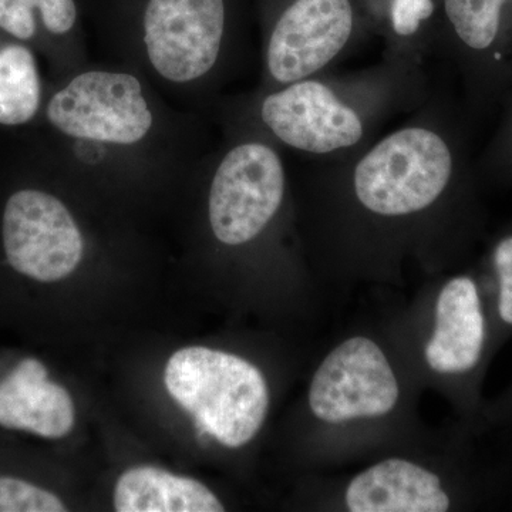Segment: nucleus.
Masks as SVG:
<instances>
[{
  "label": "nucleus",
  "mask_w": 512,
  "mask_h": 512,
  "mask_svg": "<svg viewBox=\"0 0 512 512\" xmlns=\"http://www.w3.org/2000/svg\"><path fill=\"white\" fill-rule=\"evenodd\" d=\"M256 116L279 143L305 153H333L355 146L363 137L356 111L316 80L272 87L259 99Z\"/></svg>",
  "instance_id": "8"
},
{
  "label": "nucleus",
  "mask_w": 512,
  "mask_h": 512,
  "mask_svg": "<svg viewBox=\"0 0 512 512\" xmlns=\"http://www.w3.org/2000/svg\"><path fill=\"white\" fill-rule=\"evenodd\" d=\"M90 53L140 74L178 109L211 117L237 46L227 0H104Z\"/></svg>",
  "instance_id": "2"
},
{
  "label": "nucleus",
  "mask_w": 512,
  "mask_h": 512,
  "mask_svg": "<svg viewBox=\"0 0 512 512\" xmlns=\"http://www.w3.org/2000/svg\"><path fill=\"white\" fill-rule=\"evenodd\" d=\"M505 0H444L448 20L458 37L471 49L493 45L500 29L501 6Z\"/></svg>",
  "instance_id": "14"
},
{
  "label": "nucleus",
  "mask_w": 512,
  "mask_h": 512,
  "mask_svg": "<svg viewBox=\"0 0 512 512\" xmlns=\"http://www.w3.org/2000/svg\"><path fill=\"white\" fill-rule=\"evenodd\" d=\"M210 117L173 106L140 74L92 60L49 80L36 126L3 148L90 192L190 187L212 151Z\"/></svg>",
  "instance_id": "1"
},
{
  "label": "nucleus",
  "mask_w": 512,
  "mask_h": 512,
  "mask_svg": "<svg viewBox=\"0 0 512 512\" xmlns=\"http://www.w3.org/2000/svg\"><path fill=\"white\" fill-rule=\"evenodd\" d=\"M494 264L500 276V316L512 325V237L504 239L495 248Z\"/></svg>",
  "instance_id": "16"
},
{
  "label": "nucleus",
  "mask_w": 512,
  "mask_h": 512,
  "mask_svg": "<svg viewBox=\"0 0 512 512\" xmlns=\"http://www.w3.org/2000/svg\"><path fill=\"white\" fill-rule=\"evenodd\" d=\"M164 383L198 427L225 447L248 444L268 414L269 389L261 370L221 350H178L165 366Z\"/></svg>",
  "instance_id": "3"
},
{
  "label": "nucleus",
  "mask_w": 512,
  "mask_h": 512,
  "mask_svg": "<svg viewBox=\"0 0 512 512\" xmlns=\"http://www.w3.org/2000/svg\"><path fill=\"white\" fill-rule=\"evenodd\" d=\"M195 181L205 192L212 238L224 247H244L261 237L285 200L284 161L261 138L237 137L212 148Z\"/></svg>",
  "instance_id": "4"
},
{
  "label": "nucleus",
  "mask_w": 512,
  "mask_h": 512,
  "mask_svg": "<svg viewBox=\"0 0 512 512\" xmlns=\"http://www.w3.org/2000/svg\"><path fill=\"white\" fill-rule=\"evenodd\" d=\"M0 30L39 53L49 80L92 62L77 0H0Z\"/></svg>",
  "instance_id": "9"
},
{
  "label": "nucleus",
  "mask_w": 512,
  "mask_h": 512,
  "mask_svg": "<svg viewBox=\"0 0 512 512\" xmlns=\"http://www.w3.org/2000/svg\"><path fill=\"white\" fill-rule=\"evenodd\" d=\"M346 505L353 512H443L450 498L436 474L403 458H387L353 478Z\"/></svg>",
  "instance_id": "10"
},
{
  "label": "nucleus",
  "mask_w": 512,
  "mask_h": 512,
  "mask_svg": "<svg viewBox=\"0 0 512 512\" xmlns=\"http://www.w3.org/2000/svg\"><path fill=\"white\" fill-rule=\"evenodd\" d=\"M484 318L477 286L470 278H454L441 289L436 303L434 332L424 356L434 372H468L480 360Z\"/></svg>",
  "instance_id": "11"
},
{
  "label": "nucleus",
  "mask_w": 512,
  "mask_h": 512,
  "mask_svg": "<svg viewBox=\"0 0 512 512\" xmlns=\"http://www.w3.org/2000/svg\"><path fill=\"white\" fill-rule=\"evenodd\" d=\"M431 0H393L392 22L394 32L409 37L419 30L421 22L433 15Z\"/></svg>",
  "instance_id": "15"
},
{
  "label": "nucleus",
  "mask_w": 512,
  "mask_h": 512,
  "mask_svg": "<svg viewBox=\"0 0 512 512\" xmlns=\"http://www.w3.org/2000/svg\"><path fill=\"white\" fill-rule=\"evenodd\" d=\"M400 389L389 360L365 336L345 340L332 350L313 376L309 406L316 419L339 424L386 416Z\"/></svg>",
  "instance_id": "6"
},
{
  "label": "nucleus",
  "mask_w": 512,
  "mask_h": 512,
  "mask_svg": "<svg viewBox=\"0 0 512 512\" xmlns=\"http://www.w3.org/2000/svg\"><path fill=\"white\" fill-rule=\"evenodd\" d=\"M453 156L446 141L427 128L396 131L366 154L355 168L360 204L382 217L426 210L446 190Z\"/></svg>",
  "instance_id": "5"
},
{
  "label": "nucleus",
  "mask_w": 512,
  "mask_h": 512,
  "mask_svg": "<svg viewBox=\"0 0 512 512\" xmlns=\"http://www.w3.org/2000/svg\"><path fill=\"white\" fill-rule=\"evenodd\" d=\"M49 76L39 53L0 30V141L28 134L45 106Z\"/></svg>",
  "instance_id": "12"
},
{
  "label": "nucleus",
  "mask_w": 512,
  "mask_h": 512,
  "mask_svg": "<svg viewBox=\"0 0 512 512\" xmlns=\"http://www.w3.org/2000/svg\"><path fill=\"white\" fill-rule=\"evenodd\" d=\"M353 30L349 0H293L266 37L269 86L308 79L342 52Z\"/></svg>",
  "instance_id": "7"
},
{
  "label": "nucleus",
  "mask_w": 512,
  "mask_h": 512,
  "mask_svg": "<svg viewBox=\"0 0 512 512\" xmlns=\"http://www.w3.org/2000/svg\"><path fill=\"white\" fill-rule=\"evenodd\" d=\"M113 504L117 512L225 511L207 485L151 466L124 471L114 487Z\"/></svg>",
  "instance_id": "13"
}]
</instances>
